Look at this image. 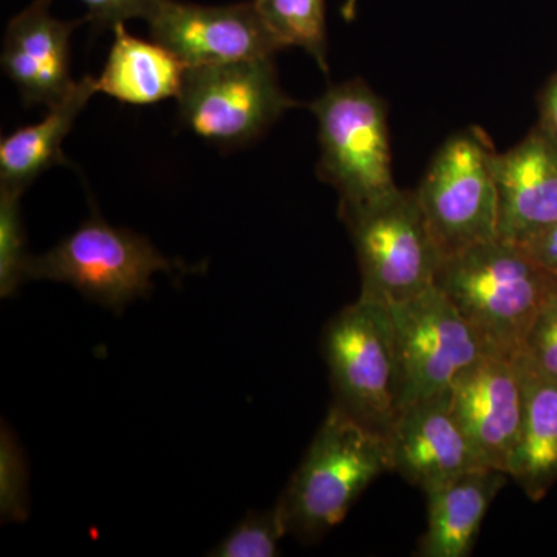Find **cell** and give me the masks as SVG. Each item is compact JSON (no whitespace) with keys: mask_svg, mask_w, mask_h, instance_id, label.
<instances>
[{"mask_svg":"<svg viewBox=\"0 0 557 557\" xmlns=\"http://www.w3.org/2000/svg\"><path fill=\"white\" fill-rule=\"evenodd\" d=\"M435 287L471 325L487 355L515 359L557 276L520 245L494 239L443 258Z\"/></svg>","mask_w":557,"mask_h":557,"instance_id":"1","label":"cell"},{"mask_svg":"<svg viewBox=\"0 0 557 557\" xmlns=\"http://www.w3.org/2000/svg\"><path fill=\"white\" fill-rule=\"evenodd\" d=\"M392 471L387 437L333 403L277 502L287 533L314 542L339 525L366 490Z\"/></svg>","mask_w":557,"mask_h":557,"instance_id":"2","label":"cell"},{"mask_svg":"<svg viewBox=\"0 0 557 557\" xmlns=\"http://www.w3.org/2000/svg\"><path fill=\"white\" fill-rule=\"evenodd\" d=\"M339 218L357 251L361 298L392 306L434 287L443 255L416 189L339 209Z\"/></svg>","mask_w":557,"mask_h":557,"instance_id":"3","label":"cell"},{"mask_svg":"<svg viewBox=\"0 0 557 557\" xmlns=\"http://www.w3.org/2000/svg\"><path fill=\"white\" fill-rule=\"evenodd\" d=\"M309 109L318 121L317 174L339 194V209L359 207L398 188L386 104L366 81L330 86Z\"/></svg>","mask_w":557,"mask_h":557,"instance_id":"4","label":"cell"},{"mask_svg":"<svg viewBox=\"0 0 557 557\" xmlns=\"http://www.w3.org/2000/svg\"><path fill=\"white\" fill-rule=\"evenodd\" d=\"M178 270L189 271L164 258L146 237L116 228L95 212L46 255L30 256L25 276L72 285L84 298L120 313L134 300L148 298L153 274Z\"/></svg>","mask_w":557,"mask_h":557,"instance_id":"5","label":"cell"},{"mask_svg":"<svg viewBox=\"0 0 557 557\" xmlns=\"http://www.w3.org/2000/svg\"><path fill=\"white\" fill-rule=\"evenodd\" d=\"M335 405L387 435L401 410V372L391 310L361 298L330 319L322 335Z\"/></svg>","mask_w":557,"mask_h":557,"instance_id":"6","label":"cell"},{"mask_svg":"<svg viewBox=\"0 0 557 557\" xmlns=\"http://www.w3.org/2000/svg\"><path fill=\"white\" fill-rule=\"evenodd\" d=\"M177 100L183 126L220 149L256 141L298 106L282 90L273 58L186 67Z\"/></svg>","mask_w":557,"mask_h":557,"instance_id":"7","label":"cell"},{"mask_svg":"<svg viewBox=\"0 0 557 557\" xmlns=\"http://www.w3.org/2000/svg\"><path fill=\"white\" fill-rule=\"evenodd\" d=\"M494 153L480 127L457 132L432 157L416 189L443 258L498 239Z\"/></svg>","mask_w":557,"mask_h":557,"instance_id":"8","label":"cell"},{"mask_svg":"<svg viewBox=\"0 0 557 557\" xmlns=\"http://www.w3.org/2000/svg\"><path fill=\"white\" fill-rule=\"evenodd\" d=\"M397 338L401 409L448 394L485 357L482 341L437 287L387 306Z\"/></svg>","mask_w":557,"mask_h":557,"instance_id":"9","label":"cell"},{"mask_svg":"<svg viewBox=\"0 0 557 557\" xmlns=\"http://www.w3.org/2000/svg\"><path fill=\"white\" fill-rule=\"evenodd\" d=\"M150 39L186 67L274 58L282 49L251 2L228 5L163 0L148 17Z\"/></svg>","mask_w":557,"mask_h":557,"instance_id":"10","label":"cell"},{"mask_svg":"<svg viewBox=\"0 0 557 557\" xmlns=\"http://www.w3.org/2000/svg\"><path fill=\"white\" fill-rule=\"evenodd\" d=\"M386 437L392 471L424 494L487 468L458 423L449 392L399 410Z\"/></svg>","mask_w":557,"mask_h":557,"instance_id":"11","label":"cell"},{"mask_svg":"<svg viewBox=\"0 0 557 557\" xmlns=\"http://www.w3.org/2000/svg\"><path fill=\"white\" fill-rule=\"evenodd\" d=\"M450 406L487 468L508 474L522 421V384L516 358L485 355L449 391Z\"/></svg>","mask_w":557,"mask_h":557,"instance_id":"12","label":"cell"},{"mask_svg":"<svg viewBox=\"0 0 557 557\" xmlns=\"http://www.w3.org/2000/svg\"><path fill=\"white\" fill-rule=\"evenodd\" d=\"M53 0H33L11 17L3 39V73L20 90L25 106L53 108L75 87L70 73V39L87 17L61 21L51 14Z\"/></svg>","mask_w":557,"mask_h":557,"instance_id":"13","label":"cell"},{"mask_svg":"<svg viewBox=\"0 0 557 557\" xmlns=\"http://www.w3.org/2000/svg\"><path fill=\"white\" fill-rule=\"evenodd\" d=\"M498 239L525 245L557 220V139L534 126L507 152H496Z\"/></svg>","mask_w":557,"mask_h":557,"instance_id":"14","label":"cell"},{"mask_svg":"<svg viewBox=\"0 0 557 557\" xmlns=\"http://www.w3.org/2000/svg\"><path fill=\"white\" fill-rule=\"evenodd\" d=\"M522 384V421L508 478L531 502H541L557 482V376L516 357Z\"/></svg>","mask_w":557,"mask_h":557,"instance_id":"15","label":"cell"},{"mask_svg":"<svg viewBox=\"0 0 557 557\" xmlns=\"http://www.w3.org/2000/svg\"><path fill=\"white\" fill-rule=\"evenodd\" d=\"M508 474L480 468L426 494L428 527L418 542L420 557H467L471 555L487 509Z\"/></svg>","mask_w":557,"mask_h":557,"instance_id":"16","label":"cell"},{"mask_svg":"<svg viewBox=\"0 0 557 557\" xmlns=\"http://www.w3.org/2000/svg\"><path fill=\"white\" fill-rule=\"evenodd\" d=\"M108 61L97 81L98 94L124 104L149 106L178 98L186 65L156 40L139 39L124 24L113 28Z\"/></svg>","mask_w":557,"mask_h":557,"instance_id":"17","label":"cell"},{"mask_svg":"<svg viewBox=\"0 0 557 557\" xmlns=\"http://www.w3.org/2000/svg\"><path fill=\"white\" fill-rule=\"evenodd\" d=\"M98 94L97 81L84 76L40 123L22 127L0 141V186L24 193L44 172L70 166L62 143L87 102Z\"/></svg>","mask_w":557,"mask_h":557,"instance_id":"18","label":"cell"},{"mask_svg":"<svg viewBox=\"0 0 557 557\" xmlns=\"http://www.w3.org/2000/svg\"><path fill=\"white\" fill-rule=\"evenodd\" d=\"M255 5L282 49L306 50L329 75L325 0H255Z\"/></svg>","mask_w":557,"mask_h":557,"instance_id":"19","label":"cell"},{"mask_svg":"<svg viewBox=\"0 0 557 557\" xmlns=\"http://www.w3.org/2000/svg\"><path fill=\"white\" fill-rule=\"evenodd\" d=\"M21 193L0 186V296L16 295L22 282L27 281L25 228L21 212Z\"/></svg>","mask_w":557,"mask_h":557,"instance_id":"20","label":"cell"},{"mask_svg":"<svg viewBox=\"0 0 557 557\" xmlns=\"http://www.w3.org/2000/svg\"><path fill=\"white\" fill-rule=\"evenodd\" d=\"M287 527L277 507L263 512H251L239 525L209 553L218 557H274L281 555L282 537Z\"/></svg>","mask_w":557,"mask_h":557,"instance_id":"21","label":"cell"},{"mask_svg":"<svg viewBox=\"0 0 557 557\" xmlns=\"http://www.w3.org/2000/svg\"><path fill=\"white\" fill-rule=\"evenodd\" d=\"M30 512L28 468L24 450L5 423L0 431V518L5 522H25Z\"/></svg>","mask_w":557,"mask_h":557,"instance_id":"22","label":"cell"},{"mask_svg":"<svg viewBox=\"0 0 557 557\" xmlns=\"http://www.w3.org/2000/svg\"><path fill=\"white\" fill-rule=\"evenodd\" d=\"M522 354L549 375L557 376V287L539 310Z\"/></svg>","mask_w":557,"mask_h":557,"instance_id":"23","label":"cell"},{"mask_svg":"<svg viewBox=\"0 0 557 557\" xmlns=\"http://www.w3.org/2000/svg\"><path fill=\"white\" fill-rule=\"evenodd\" d=\"M86 5L87 21L97 32L113 30L129 20L148 21L163 0H79Z\"/></svg>","mask_w":557,"mask_h":557,"instance_id":"24","label":"cell"},{"mask_svg":"<svg viewBox=\"0 0 557 557\" xmlns=\"http://www.w3.org/2000/svg\"><path fill=\"white\" fill-rule=\"evenodd\" d=\"M520 247L525 248L528 255L536 260L539 265L557 276V220Z\"/></svg>","mask_w":557,"mask_h":557,"instance_id":"25","label":"cell"},{"mask_svg":"<svg viewBox=\"0 0 557 557\" xmlns=\"http://www.w3.org/2000/svg\"><path fill=\"white\" fill-rule=\"evenodd\" d=\"M539 121L537 126L557 139V72L545 84L539 95Z\"/></svg>","mask_w":557,"mask_h":557,"instance_id":"26","label":"cell"}]
</instances>
